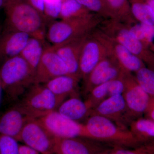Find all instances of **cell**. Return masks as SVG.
I'll return each mask as SVG.
<instances>
[{
    "label": "cell",
    "instance_id": "30",
    "mask_svg": "<svg viewBox=\"0 0 154 154\" xmlns=\"http://www.w3.org/2000/svg\"><path fill=\"white\" fill-rule=\"evenodd\" d=\"M19 145L14 138L0 135V154H19Z\"/></svg>",
    "mask_w": 154,
    "mask_h": 154
},
{
    "label": "cell",
    "instance_id": "42",
    "mask_svg": "<svg viewBox=\"0 0 154 154\" xmlns=\"http://www.w3.org/2000/svg\"><path fill=\"white\" fill-rule=\"evenodd\" d=\"M66 1V0H62L63 2V1Z\"/></svg>",
    "mask_w": 154,
    "mask_h": 154
},
{
    "label": "cell",
    "instance_id": "38",
    "mask_svg": "<svg viewBox=\"0 0 154 154\" xmlns=\"http://www.w3.org/2000/svg\"><path fill=\"white\" fill-rule=\"evenodd\" d=\"M5 5V2L3 0H0V9L4 7Z\"/></svg>",
    "mask_w": 154,
    "mask_h": 154
},
{
    "label": "cell",
    "instance_id": "33",
    "mask_svg": "<svg viewBox=\"0 0 154 154\" xmlns=\"http://www.w3.org/2000/svg\"><path fill=\"white\" fill-rule=\"evenodd\" d=\"M28 1L34 8L46 19L44 15V0H28Z\"/></svg>",
    "mask_w": 154,
    "mask_h": 154
},
{
    "label": "cell",
    "instance_id": "17",
    "mask_svg": "<svg viewBox=\"0 0 154 154\" xmlns=\"http://www.w3.org/2000/svg\"><path fill=\"white\" fill-rule=\"evenodd\" d=\"M30 37L24 32L3 30L0 38V62L20 55Z\"/></svg>",
    "mask_w": 154,
    "mask_h": 154
},
{
    "label": "cell",
    "instance_id": "27",
    "mask_svg": "<svg viewBox=\"0 0 154 154\" xmlns=\"http://www.w3.org/2000/svg\"><path fill=\"white\" fill-rule=\"evenodd\" d=\"M109 82L96 86L88 95L85 102L91 110L108 97Z\"/></svg>",
    "mask_w": 154,
    "mask_h": 154
},
{
    "label": "cell",
    "instance_id": "4",
    "mask_svg": "<svg viewBox=\"0 0 154 154\" xmlns=\"http://www.w3.org/2000/svg\"><path fill=\"white\" fill-rule=\"evenodd\" d=\"M64 100L43 84H34L17 102L30 118L38 119L57 110Z\"/></svg>",
    "mask_w": 154,
    "mask_h": 154
},
{
    "label": "cell",
    "instance_id": "32",
    "mask_svg": "<svg viewBox=\"0 0 154 154\" xmlns=\"http://www.w3.org/2000/svg\"><path fill=\"white\" fill-rule=\"evenodd\" d=\"M125 89L124 72L118 78L109 82L108 96L122 95Z\"/></svg>",
    "mask_w": 154,
    "mask_h": 154
},
{
    "label": "cell",
    "instance_id": "37",
    "mask_svg": "<svg viewBox=\"0 0 154 154\" xmlns=\"http://www.w3.org/2000/svg\"><path fill=\"white\" fill-rule=\"evenodd\" d=\"M146 2L150 6L154 12V0H145Z\"/></svg>",
    "mask_w": 154,
    "mask_h": 154
},
{
    "label": "cell",
    "instance_id": "8",
    "mask_svg": "<svg viewBox=\"0 0 154 154\" xmlns=\"http://www.w3.org/2000/svg\"><path fill=\"white\" fill-rule=\"evenodd\" d=\"M114 148L89 138H55V154H102Z\"/></svg>",
    "mask_w": 154,
    "mask_h": 154
},
{
    "label": "cell",
    "instance_id": "41",
    "mask_svg": "<svg viewBox=\"0 0 154 154\" xmlns=\"http://www.w3.org/2000/svg\"><path fill=\"white\" fill-rule=\"evenodd\" d=\"M3 1H4V2H5V3L6 2H7V1H8V0H3Z\"/></svg>",
    "mask_w": 154,
    "mask_h": 154
},
{
    "label": "cell",
    "instance_id": "28",
    "mask_svg": "<svg viewBox=\"0 0 154 154\" xmlns=\"http://www.w3.org/2000/svg\"><path fill=\"white\" fill-rule=\"evenodd\" d=\"M102 154H154V140L130 149L113 148Z\"/></svg>",
    "mask_w": 154,
    "mask_h": 154
},
{
    "label": "cell",
    "instance_id": "16",
    "mask_svg": "<svg viewBox=\"0 0 154 154\" xmlns=\"http://www.w3.org/2000/svg\"><path fill=\"white\" fill-rule=\"evenodd\" d=\"M115 61L103 58L85 80L84 93L88 95L96 86L110 82L121 74V69Z\"/></svg>",
    "mask_w": 154,
    "mask_h": 154
},
{
    "label": "cell",
    "instance_id": "10",
    "mask_svg": "<svg viewBox=\"0 0 154 154\" xmlns=\"http://www.w3.org/2000/svg\"><path fill=\"white\" fill-rule=\"evenodd\" d=\"M66 75H69V72L66 64L52 45L45 44L36 69L35 84H44L56 77Z\"/></svg>",
    "mask_w": 154,
    "mask_h": 154
},
{
    "label": "cell",
    "instance_id": "26",
    "mask_svg": "<svg viewBox=\"0 0 154 154\" xmlns=\"http://www.w3.org/2000/svg\"><path fill=\"white\" fill-rule=\"evenodd\" d=\"M135 74L138 84L150 98H154V71L144 67Z\"/></svg>",
    "mask_w": 154,
    "mask_h": 154
},
{
    "label": "cell",
    "instance_id": "43",
    "mask_svg": "<svg viewBox=\"0 0 154 154\" xmlns=\"http://www.w3.org/2000/svg\"></svg>",
    "mask_w": 154,
    "mask_h": 154
},
{
    "label": "cell",
    "instance_id": "19",
    "mask_svg": "<svg viewBox=\"0 0 154 154\" xmlns=\"http://www.w3.org/2000/svg\"><path fill=\"white\" fill-rule=\"evenodd\" d=\"M57 111L64 117L80 122L90 116L91 110L85 101L80 98L78 94L70 96L58 107Z\"/></svg>",
    "mask_w": 154,
    "mask_h": 154
},
{
    "label": "cell",
    "instance_id": "15",
    "mask_svg": "<svg viewBox=\"0 0 154 154\" xmlns=\"http://www.w3.org/2000/svg\"><path fill=\"white\" fill-rule=\"evenodd\" d=\"M107 50L103 45L94 38H88L83 45L79 59L80 75L85 80L99 62L103 59Z\"/></svg>",
    "mask_w": 154,
    "mask_h": 154
},
{
    "label": "cell",
    "instance_id": "24",
    "mask_svg": "<svg viewBox=\"0 0 154 154\" xmlns=\"http://www.w3.org/2000/svg\"><path fill=\"white\" fill-rule=\"evenodd\" d=\"M91 14V11L77 0H66L63 2L59 17L67 20L86 17Z\"/></svg>",
    "mask_w": 154,
    "mask_h": 154
},
{
    "label": "cell",
    "instance_id": "23",
    "mask_svg": "<svg viewBox=\"0 0 154 154\" xmlns=\"http://www.w3.org/2000/svg\"><path fill=\"white\" fill-rule=\"evenodd\" d=\"M132 16L141 23L154 25V12L145 0H129Z\"/></svg>",
    "mask_w": 154,
    "mask_h": 154
},
{
    "label": "cell",
    "instance_id": "14",
    "mask_svg": "<svg viewBox=\"0 0 154 154\" xmlns=\"http://www.w3.org/2000/svg\"><path fill=\"white\" fill-rule=\"evenodd\" d=\"M31 119H33L30 118L16 102L0 116V135L14 138L19 141L22 130Z\"/></svg>",
    "mask_w": 154,
    "mask_h": 154
},
{
    "label": "cell",
    "instance_id": "2",
    "mask_svg": "<svg viewBox=\"0 0 154 154\" xmlns=\"http://www.w3.org/2000/svg\"><path fill=\"white\" fill-rule=\"evenodd\" d=\"M36 73L20 55L5 61L0 67V81L6 99L17 102L35 83Z\"/></svg>",
    "mask_w": 154,
    "mask_h": 154
},
{
    "label": "cell",
    "instance_id": "12",
    "mask_svg": "<svg viewBox=\"0 0 154 154\" xmlns=\"http://www.w3.org/2000/svg\"><path fill=\"white\" fill-rule=\"evenodd\" d=\"M97 38L106 48L107 51L113 54L122 71L130 73L131 72H136L140 69L146 67L143 62L139 58L111 37L101 35Z\"/></svg>",
    "mask_w": 154,
    "mask_h": 154
},
{
    "label": "cell",
    "instance_id": "34",
    "mask_svg": "<svg viewBox=\"0 0 154 154\" xmlns=\"http://www.w3.org/2000/svg\"><path fill=\"white\" fill-rule=\"evenodd\" d=\"M146 117L154 122V98H150L145 114Z\"/></svg>",
    "mask_w": 154,
    "mask_h": 154
},
{
    "label": "cell",
    "instance_id": "39",
    "mask_svg": "<svg viewBox=\"0 0 154 154\" xmlns=\"http://www.w3.org/2000/svg\"><path fill=\"white\" fill-rule=\"evenodd\" d=\"M3 28V27L2 25L0 24V38H1V35H2V32Z\"/></svg>",
    "mask_w": 154,
    "mask_h": 154
},
{
    "label": "cell",
    "instance_id": "13",
    "mask_svg": "<svg viewBox=\"0 0 154 154\" xmlns=\"http://www.w3.org/2000/svg\"><path fill=\"white\" fill-rule=\"evenodd\" d=\"M113 26V25H112ZM113 28V39L121 44L154 71V53L140 40L135 38L129 29L115 25Z\"/></svg>",
    "mask_w": 154,
    "mask_h": 154
},
{
    "label": "cell",
    "instance_id": "11",
    "mask_svg": "<svg viewBox=\"0 0 154 154\" xmlns=\"http://www.w3.org/2000/svg\"><path fill=\"white\" fill-rule=\"evenodd\" d=\"M92 115L103 116L125 128H128L131 121L122 95L108 96L91 110Z\"/></svg>",
    "mask_w": 154,
    "mask_h": 154
},
{
    "label": "cell",
    "instance_id": "7",
    "mask_svg": "<svg viewBox=\"0 0 154 154\" xmlns=\"http://www.w3.org/2000/svg\"><path fill=\"white\" fill-rule=\"evenodd\" d=\"M38 119L54 137H85L90 138L85 124L69 119L61 115L57 110Z\"/></svg>",
    "mask_w": 154,
    "mask_h": 154
},
{
    "label": "cell",
    "instance_id": "25",
    "mask_svg": "<svg viewBox=\"0 0 154 154\" xmlns=\"http://www.w3.org/2000/svg\"><path fill=\"white\" fill-rule=\"evenodd\" d=\"M113 20H130L133 16L129 0H105Z\"/></svg>",
    "mask_w": 154,
    "mask_h": 154
},
{
    "label": "cell",
    "instance_id": "5",
    "mask_svg": "<svg viewBox=\"0 0 154 154\" xmlns=\"http://www.w3.org/2000/svg\"><path fill=\"white\" fill-rule=\"evenodd\" d=\"M94 16L51 22L46 33V37L52 45H59L88 35L93 27Z\"/></svg>",
    "mask_w": 154,
    "mask_h": 154
},
{
    "label": "cell",
    "instance_id": "36",
    "mask_svg": "<svg viewBox=\"0 0 154 154\" xmlns=\"http://www.w3.org/2000/svg\"><path fill=\"white\" fill-rule=\"evenodd\" d=\"M3 95H4V90H3L2 83H1V81H0V105H1Z\"/></svg>",
    "mask_w": 154,
    "mask_h": 154
},
{
    "label": "cell",
    "instance_id": "18",
    "mask_svg": "<svg viewBox=\"0 0 154 154\" xmlns=\"http://www.w3.org/2000/svg\"><path fill=\"white\" fill-rule=\"evenodd\" d=\"M88 35L66 43L53 46L54 48L66 64L69 75L82 79L80 75L79 59L84 42Z\"/></svg>",
    "mask_w": 154,
    "mask_h": 154
},
{
    "label": "cell",
    "instance_id": "1",
    "mask_svg": "<svg viewBox=\"0 0 154 154\" xmlns=\"http://www.w3.org/2000/svg\"><path fill=\"white\" fill-rule=\"evenodd\" d=\"M4 7L6 19L3 30L24 32L44 40L46 19L28 0H8Z\"/></svg>",
    "mask_w": 154,
    "mask_h": 154
},
{
    "label": "cell",
    "instance_id": "35",
    "mask_svg": "<svg viewBox=\"0 0 154 154\" xmlns=\"http://www.w3.org/2000/svg\"><path fill=\"white\" fill-rule=\"evenodd\" d=\"M19 154H41L36 150L26 145H19Z\"/></svg>",
    "mask_w": 154,
    "mask_h": 154
},
{
    "label": "cell",
    "instance_id": "9",
    "mask_svg": "<svg viewBox=\"0 0 154 154\" xmlns=\"http://www.w3.org/2000/svg\"><path fill=\"white\" fill-rule=\"evenodd\" d=\"M125 89L122 94L131 120L141 117L145 114L150 97L139 85L135 76L124 72Z\"/></svg>",
    "mask_w": 154,
    "mask_h": 154
},
{
    "label": "cell",
    "instance_id": "31",
    "mask_svg": "<svg viewBox=\"0 0 154 154\" xmlns=\"http://www.w3.org/2000/svg\"><path fill=\"white\" fill-rule=\"evenodd\" d=\"M62 3V0H44V15L47 20L59 17Z\"/></svg>",
    "mask_w": 154,
    "mask_h": 154
},
{
    "label": "cell",
    "instance_id": "22",
    "mask_svg": "<svg viewBox=\"0 0 154 154\" xmlns=\"http://www.w3.org/2000/svg\"><path fill=\"white\" fill-rule=\"evenodd\" d=\"M129 129L141 143L154 140V122L140 117L131 122Z\"/></svg>",
    "mask_w": 154,
    "mask_h": 154
},
{
    "label": "cell",
    "instance_id": "3",
    "mask_svg": "<svg viewBox=\"0 0 154 154\" xmlns=\"http://www.w3.org/2000/svg\"><path fill=\"white\" fill-rule=\"evenodd\" d=\"M85 126L90 138L116 148H133L141 144L130 130L112 120L99 115L90 116Z\"/></svg>",
    "mask_w": 154,
    "mask_h": 154
},
{
    "label": "cell",
    "instance_id": "21",
    "mask_svg": "<svg viewBox=\"0 0 154 154\" xmlns=\"http://www.w3.org/2000/svg\"><path fill=\"white\" fill-rule=\"evenodd\" d=\"M45 45L44 40L30 36L20 54V55L35 73L43 53Z\"/></svg>",
    "mask_w": 154,
    "mask_h": 154
},
{
    "label": "cell",
    "instance_id": "6",
    "mask_svg": "<svg viewBox=\"0 0 154 154\" xmlns=\"http://www.w3.org/2000/svg\"><path fill=\"white\" fill-rule=\"evenodd\" d=\"M41 154H55V137L38 119H30L20 135V140Z\"/></svg>",
    "mask_w": 154,
    "mask_h": 154
},
{
    "label": "cell",
    "instance_id": "20",
    "mask_svg": "<svg viewBox=\"0 0 154 154\" xmlns=\"http://www.w3.org/2000/svg\"><path fill=\"white\" fill-rule=\"evenodd\" d=\"M80 78L70 75L54 78L43 84L56 96L66 100L77 92Z\"/></svg>",
    "mask_w": 154,
    "mask_h": 154
},
{
    "label": "cell",
    "instance_id": "40",
    "mask_svg": "<svg viewBox=\"0 0 154 154\" xmlns=\"http://www.w3.org/2000/svg\"><path fill=\"white\" fill-rule=\"evenodd\" d=\"M151 49H152V50L153 51H154V45H152L151 46Z\"/></svg>",
    "mask_w": 154,
    "mask_h": 154
},
{
    "label": "cell",
    "instance_id": "29",
    "mask_svg": "<svg viewBox=\"0 0 154 154\" xmlns=\"http://www.w3.org/2000/svg\"><path fill=\"white\" fill-rule=\"evenodd\" d=\"M90 11H93L102 17L113 19L112 15L105 0H77Z\"/></svg>",
    "mask_w": 154,
    "mask_h": 154
}]
</instances>
